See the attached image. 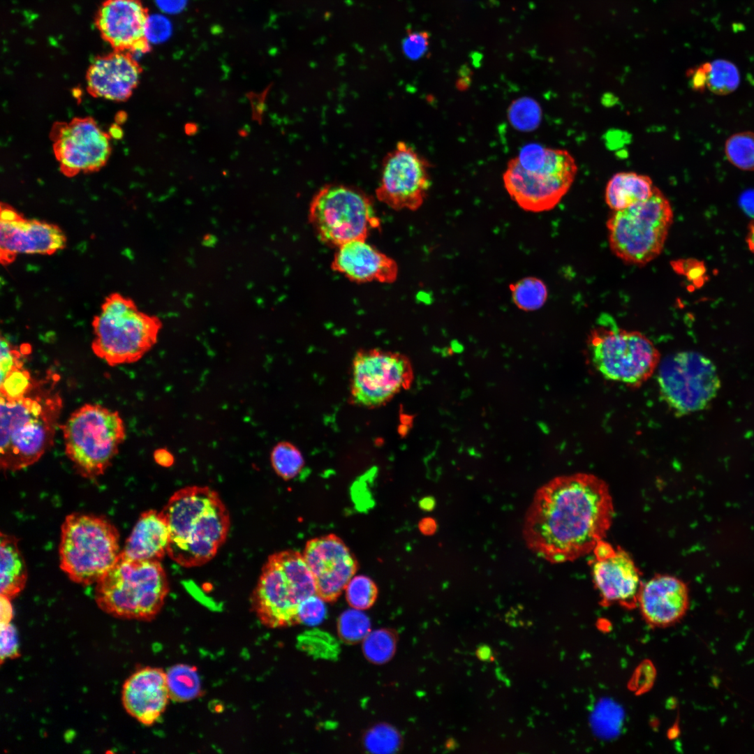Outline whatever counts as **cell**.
I'll return each mask as SVG.
<instances>
[{
    "instance_id": "f546056e",
    "label": "cell",
    "mask_w": 754,
    "mask_h": 754,
    "mask_svg": "<svg viewBox=\"0 0 754 754\" xmlns=\"http://www.w3.org/2000/svg\"><path fill=\"white\" fill-rule=\"evenodd\" d=\"M170 698L188 701L200 693V681L195 669L186 665L172 667L166 673Z\"/></svg>"
},
{
    "instance_id": "ac0fdd59",
    "label": "cell",
    "mask_w": 754,
    "mask_h": 754,
    "mask_svg": "<svg viewBox=\"0 0 754 754\" xmlns=\"http://www.w3.org/2000/svg\"><path fill=\"white\" fill-rule=\"evenodd\" d=\"M303 556L315 580L316 593L336 600L357 570V562L341 538L334 534L307 541Z\"/></svg>"
},
{
    "instance_id": "ee69618b",
    "label": "cell",
    "mask_w": 754,
    "mask_h": 754,
    "mask_svg": "<svg viewBox=\"0 0 754 754\" xmlns=\"http://www.w3.org/2000/svg\"><path fill=\"white\" fill-rule=\"evenodd\" d=\"M154 457L158 464L164 467L172 466L175 461L173 454L165 448L157 449L154 453Z\"/></svg>"
},
{
    "instance_id": "3957f363",
    "label": "cell",
    "mask_w": 754,
    "mask_h": 754,
    "mask_svg": "<svg viewBox=\"0 0 754 754\" xmlns=\"http://www.w3.org/2000/svg\"><path fill=\"white\" fill-rule=\"evenodd\" d=\"M0 464L18 471L37 462L52 446L62 400L53 387L34 382L23 396L1 397Z\"/></svg>"
},
{
    "instance_id": "cb8c5ba5",
    "label": "cell",
    "mask_w": 754,
    "mask_h": 754,
    "mask_svg": "<svg viewBox=\"0 0 754 754\" xmlns=\"http://www.w3.org/2000/svg\"><path fill=\"white\" fill-rule=\"evenodd\" d=\"M331 268L356 283H391L398 275L397 263L366 240H355L338 247Z\"/></svg>"
},
{
    "instance_id": "ab89813d",
    "label": "cell",
    "mask_w": 754,
    "mask_h": 754,
    "mask_svg": "<svg viewBox=\"0 0 754 754\" xmlns=\"http://www.w3.org/2000/svg\"><path fill=\"white\" fill-rule=\"evenodd\" d=\"M172 27L170 21L160 14L148 15L145 36L148 43H161L171 35Z\"/></svg>"
},
{
    "instance_id": "ba28073f",
    "label": "cell",
    "mask_w": 754,
    "mask_h": 754,
    "mask_svg": "<svg viewBox=\"0 0 754 754\" xmlns=\"http://www.w3.org/2000/svg\"><path fill=\"white\" fill-rule=\"evenodd\" d=\"M586 344L593 365L604 378L631 387L649 380L660 362V353L648 337L618 327L607 314L598 319Z\"/></svg>"
},
{
    "instance_id": "7a4b0ae2",
    "label": "cell",
    "mask_w": 754,
    "mask_h": 754,
    "mask_svg": "<svg viewBox=\"0 0 754 754\" xmlns=\"http://www.w3.org/2000/svg\"><path fill=\"white\" fill-rule=\"evenodd\" d=\"M161 512L170 531L167 554L181 566L208 563L227 538L229 512L219 494L207 486L176 491Z\"/></svg>"
},
{
    "instance_id": "60d3db41",
    "label": "cell",
    "mask_w": 754,
    "mask_h": 754,
    "mask_svg": "<svg viewBox=\"0 0 754 754\" xmlns=\"http://www.w3.org/2000/svg\"><path fill=\"white\" fill-rule=\"evenodd\" d=\"M1 378L4 377L13 370L22 368L21 354L15 350L9 341L1 337Z\"/></svg>"
},
{
    "instance_id": "74e56055",
    "label": "cell",
    "mask_w": 754,
    "mask_h": 754,
    "mask_svg": "<svg viewBox=\"0 0 754 754\" xmlns=\"http://www.w3.org/2000/svg\"><path fill=\"white\" fill-rule=\"evenodd\" d=\"M326 612L325 600L316 593L299 605L297 622L307 626H317L324 620Z\"/></svg>"
},
{
    "instance_id": "4fadbf2b",
    "label": "cell",
    "mask_w": 754,
    "mask_h": 754,
    "mask_svg": "<svg viewBox=\"0 0 754 754\" xmlns=\"http://www.w3.org/2000/svg\"><path fill=\"white\" fill-rule=\"evenodd\" d=\"M658 369L660 394L679 415L708 407L720 387L715 364L699 353L684 351L671 355L660 360Z\"/></svg>"
},
{
    "instance_id": "6da1fadb",
    "label": "cell",
    "mask_w": 754,
    "mask_h": 754,
    "mask_svg": "<svg viewBox=\"0 0 754 754\" xmlns=\"http://www.w3.org/2000/svg\"><path fill=\"white\" fill-rule=\"evenodd\" d=\"M614 508L609 487L599 477L587 473L557 477L535 492L525 515V543L552 563L575 561L604 539Z\"/></svg>"
},
{
    "instance_id": "7dc6e473",
    "label": "cell",
    "mask_w": 754,
    "mask_h": 754,
    "mask_svg": "<svg viewBox=\"0 0 754 754\" xmlns=\"http://www.w3.org/2000/svg\"><path fill=\"white\" fill-rule=\"evenodd\" d=\"M476 655L480 660H487L491 658V650L490 647L483 645L479 647L476 651Z\"/></svg>"
},
{
    "instance_id": "f35d334b",
    "label": "cell",
    "mask_w": 754,
    "mask_h": 754,
    "mask_svg": "<svg viewBox=\"0 0 754 754\" xmlns=\"http://www.w3.org/2000/svg\"><path fill=\"white\" fill-rule=\"evenodd\" d=\"M429 38V33L425 31H413L408 29L406 36L402 40L404 54L411 59L421 58L428 50Z\"/></svg>"
},
{
    "instance_id": "1f68e13d",
    "label": "cell",
    "mask_w": 754,
    "mask_h": 754,
    "mask_svg": "<svg viewBox=\"0 0 754 754\" xmlns=\"http://www.w3.org/2000/svg\"><path fill=\"white\" fill-rule=\"evenodd\" d=\"M725 154L734 166L754 170V133L746 131L730 136L725 143Z\"/></svg>"
},
{
    "instance_id": "5bb4252c",
    "label": "cell",
    "mask_w": 754,
    "mask_h": 754,
    "mask_svg": "<svg viewBox=\"0 0 754 754\" xmlns=\"http://www.w3.org/2000/svg\"><path fill=\"white\" fill-rule=\"evenodd\" d=\"M351 369V401L368 408L386 404L408 388L413 379L411 365L405 355L381 349L358 350Z\"/></svg>"
},
{
    "instance_id": "4dcf8cb0",
    "label": "cell",
    "mask_w": 754,
    "mask_h": 754,
    "mask_svg": "<svg viewBox=\"0 0 754 754\" xmlns=\"http://www.w3.org/2000/svg\"><path fill=\"white\" fill-rule=\"evenodd\" d=\"M270 461L275 473L285 480L294 478L304 466L300 450L288 441H281L274 446Z\"/></svg>"
},
{
    "instance_id": "44dd1931",
    "label": "cell",
    "mask_w": 754,
    "mask_h": 754,
    "mask_svg": "<svg viewBox=\"0 0 754 754\" xmlns=\"http://www.w3.org/2000/svg\"><path fill=\"white\" fill-rule=\"evenodd\" d=\"M142 69L128 52L117 51L97 57L86 73L87 90L94 98L123 102L137 87Z\"/></svg>"
},
{
    "instance_id": "484cf974",
    "label": "cell",
    "mask_w": 754,
    "mask_h": 754,
    "mask_svg": "<svg viewBox=\"0 0 754 754\" xmlns=\"http://www.w3.org/2000/svg\"><path fill=\"white\" fill-rule=\"evenodd\" d=\"M655 186L651 179L633 172L614 175L605 188V201L613 211L621 210L649 199Z\"/></svg>"
},
{
    "instance_id": "52a82bcc",
    "label": "cell",
    "mask_w": 754,
    "mask_h": 754,
    "mask_svg": "<svg viewBox=\"0 0 754 754\" xmlns=\"http://www.w3.org/2000/svg\"><path fill=\"white\" fill-rule=\"evenodd\" d=\"M316 593L315 580L303 554L285 550L270 555L251 595V606L269 628L297 622L300 603Z\"/></svg>"
},
{
    "instance_id": "d590c367",
    "label": "cell",
    "mask_w": 754,
    "mask_h": 754,
    "mask_svg": "<svg viewBox=\"0 0 754 754\" xmlns=\"http://www.w3.org/2000/svg\"><path fill=\"white\" fill-rule=\"evenodd\" d=\"M365 748L374 753H390L400 746L401 738L392 727L380 724L370 729L364 739Z\"/></svg>"
},
{
    "instance_id": "277c9868",
    "label": "cell",
    "mask_w": 754,
    "mask_h": 754,
    "mask_svg": "<svg viewBox=\"0 0 754 754\" xmlns=\"http://www.w3.org/2000/svg\"><path fill=\"white\" fill-rule=\"evenodd\" d=\"M577 172L575 160L568 151L528 145L508 162L503 182L509 196L520 208L538 213L559 204Z\"/></svg>"
},
{
    "instance_id": "9a60e30c",
    "label": "cell",
    "mask_w": 754,
    "mask_h": 754,
    "mask_svg": "<svg viewBox=\"0 0 754 754\" xmlns=\"http://www.w3.org/2000/svg\"><path fill=\"white\" fill-rule=\"evenodd\" d=\"M50 135L60 171L67 177L100 170L111 154V135L91 117L57 121Z\"/></svg>"
},
{
    "instance_id": "4316f807",
    "label": "cell",
    "mask_w": 754,
    "mask_h": 754,
    "mask_svg": "<svg viewBox=\"0 0 754 754\" xmlns=\"http://www.w3.org/2000/svg\"><path fill=\"white\" fill-rule=\"evenodd\" d=\"M1 596L10 600L24 588L27 570L15 537L1 534Z\"/></svg>"
},
{
    "instance_id": "836d02e7",
    "label": "cell",
    "mask_w": 754,
    "mask_h": 754,
    "mask_svg": "<svg viewBox=\"0 0 754 754\" xmlns=\"http://www.w3.org/2000/svg\"><path fill=\"white\" fill-rule=\"evenodd\" d=\"M371 622L361 609L353 608L343 612L338 621V631L345 642L355 643L363 640L371 631Z\"/></svg>"
},
{
    "instance_id": "f1b7e54d",
    "label": "cell",
    "mask_w": 754,
    "mask_h": 754,
    "mask_svg": "<svg viewBox=\"0 0 754 754\" xmlns=\"http://www.w3.org/2000/svg\"><path fill=\"white\" fill-rule=\"evenodd\" d=\"M509 289L515 306L524 311H534L544 306L548 290L540 279L527 276L510 284Z\"/></svg>"
},
{
    "instance_id": "d4e9b609",
    "label": "cell",
    "mask_w": 754,
    "mask_h": 754,
    "mask_svg": "<svg viewBox=\"0 0 754 754\" xmlns=\"http://www.w3.org/2000/svg\"><path fill=\"white\" fill-rule=\"evenodd\" d=\"M170 531L163 513L142 512L126 540L121 554L129 559L160 561L167 554Z\"/></svg>"
},
{
    "instance_id": "7402d4cb",
    "label": "cell",
    "mask_w": 754,
    "mask_h": 754,
    "mask_svg": "<svg viewBox=\"0 0 754 754\" xmlns=\"http://www.w3.org/2000/svg\"><path fill=\"white\" fill-rule=\"evenodd\" d=\"M637 603L649 625L666 628L677 623L686 614L688 587L675 576L658 575L642 583Z\"/></svg>"
},
{
    "instance_id": "f6af8a7d",
    "label": "cell",
    "mask_w": 754,
    "mask_h": 754,
    "mask_svg": "<svg viewBox=\"0 0 754 754\" xmlns=\"http://www.w3.org/2000/svg\"><path fill=\"white\" fill-rule=\"evenodd\" d=\"M10 599L1 596V625L10 623L12 617V607L10 603Z\"/></svg>"
},
{
    "instance_id": "7bdbcfd3",
    "label": "cell",
    "mask_w": 754,
    "mask_h": 754,
    "mask_svg": "<svg viewBox=\"0 0 754 754\" xmlns=\"http://www.w3.org/2000/svg\"><path fill=\"white\" fill-rule=\"evenodd\" d=\"M158 8L168 14H176L183 10L188 0H155Z\"/></svg>"
},
{
    "instance_id": "8fae6325",
    "label": "cell",
    "mask_w": 754,
    "mask_h": 754,
    "mask_svg": "<svg viewBox=\"0 0 754 754\" xmlns=\"http://www.w3.org/2000/svg\"><path fill=\"white\" fill-rule=\"evenodd\" d=\"M672 222L670 201L655 187L649 199L611 214L607 222L609 247L623 262L644 265L662 252Z\"/></svg>"
},
{
    "instance_id": "83f0119b",
    "label": "cell",
    "mask_w": 754,
    "mask_h": 754,
    "mask_svg": "<svg viewBox=\"0 0 754 754\" xmlns=\"http://www.w3.org/2000/svg\"><path fill=\"white\" fill-rule=\"evenodd\" d=\"M693 89H705L718 95H725L734 91L740 81L739 73L732 62L718 59L706 62L690 73Z\"/></svg>"
},
{
    "instance_id": "30bf717a",
    "label": "cell",
    "mask_w": 754,
    "mask_h": 754,
    "mask_svg": "<svg viewBox=\"0 0 754 754\" xmlns=\"http://www.w3.org/2000/svg\"><path fill=\"white\" fill-rule=\"evenodd\" d=\"M59 552L60 567L73 582L96 583L119 556V534L102 516L72 513L62 524Z\"/></svg>"
},
{
    "instance_id": "8992f818",
    "label": "cell",
    "mask_w": 754,
    "mask_h": 754,
    "mask_svg": "<svg viewBox=\"0 0 754 754\" xmlns=\"http://www.w3.org/2000/svg\"><path fill=\"white\" fill-rule=\"evenodd\" d=\"M91 350L111 367L140 360L157 341L162 323L140 311L129 297L108 295L91 322Z\"/></svg>"
},
{
    "instance_id": "d6a6232c",
    "label": "cell",
    "mask_w": 754,
    "mask_h": 754,
    "mask_svg": "<svg viewBox=\"0 0 754 754\" xmlns=\"http://www.w3.org/2000/svg\"><path fill=\"white\" fill-rule=\"evenodd\" d=\"M363 652L366 658L375 664L388 661L396 649L394 634L385 629L370 631L363 640Z\"/></svg>"
},
{
    "instance_id": "c3c4849f",
    "label": "cell",
    "mask_w": 754,
    "mask_h": 754,
    "mask_svg": "<svg viewBox=\"0 0 754 754\" xmlns=\"http://www.w3.org/2000/svg\"><path fill=\"white\" fill-rule=\"evenodd\" d=\"M451 350L455 353H460L463 350V347L457 342H452L451 344Z\"/></svg>"
},
{
    "instance_id": "8d00e7d4",
    "label": "cell",
    "mask_w": 754,
    "mask_h": 754,
    "mask_svg": "<svg viewBox=\"0 0 754 754\" xmlns=\"http://www.w3.org/2000/svg\"><path fill=\"white\" fill-rule=\"evenodd\" d=\"M34 383L28 371L22 367L13 370L1 378V397L8 399L20 397L30 390Z\"/></svg>"
},
{
    "instance_id": "2e32d148",
    "label": "cell",
    "mask_w": 754,
    "mask_h": 754,
    "mask_svg": "<svg viewBox=\"0 0 754 754\" xmlns=\"http://www.w3.org/2000/svg\"><path fill=\"white\" fill-rule=\"evenodd\" d=\"M430 164L404 141L384 157L377 199L394 210L415 211L423 204L431 182Z\"/></svg>"
},
{
    "instance_id": "b9f144b4",
    "label": "cell",
    "mask_w": 754,
    "mask_h": 754,
    "mask_svg": "<svg viewBox=\"0 0 754 754\" xmlns=\"http://www.w3.org/2000/svg\"><path fill=\"white\" fill-rule=\"evenodd\" d=\"M19 654L17 633L10 623L1 625V660L16 658Z\"/></svg>"
},
{
    "instance_id": "e575fe53",
    "label": "cell",
    "mask_w": 754,
    "mask_h": 754,
    "mask_svg": "<svg viewBox=\"0 0 754 754\" xmlns=\"http://www.w3.org/2000/svg\"><path fill=\"white\" fill-rule=\"evenodd\" d=\"M345 591L346 600L350 607L361 610L371 607L378 596L376 584L364 575L354 576Z\"/></svg>"
},
{
    "instance_id": "bcb514c9",
    "label": "cell",
    "mask_w": 754,
    "mask_h": 754,
    "mask_svg": "<svg viewBox=\"0 0 754 754\" xmlns=\"http://www.w3.org/2000/svg\"><path fill=\"white\" fill-rule=\"evenodd\" d=\"M746 241L750 251L754 256V221L749 224Z\"/></svg>"
},
{
    "instance_id": "e0dca14e",
    "label": "cell",
    "mask_w": 754,
    "mask_h": 754,
    "mask_svg": "<svg viewBox=\"0 0 754 754\" xmlns=\"http://www.w3.org/2000/svg\"><path fill=\"white\" fill-rule=\"evenodd\" d=\"M67 238L54 223L27 219L13 207L1 203L0 261L8 265L19 255H52L64 249Z\"/></svg>"
},
{
    "instance_id": "d6986e66",
    "label": "cell",
    "mask_w": 754,
    "mask_h": 754,
    "mask_svg": "<svg viewBox=\"0 0 754 754\" xmlns=\"http://www.w3.org/2000/svg\"><path fill=\"white\" fill-rule=\"evenodd\" d=\"M592 553L593 582L603 602L625 605L637 603L642 582L641 572L631 556L603 540L598 542Z\"/></svg>"
},
{
    "instance_id": "7c38bea8",
    "label": "cell",
    "mask_w": 754,
    "mask_h": 754,
    "mask_svg": "<svg viewBox=\"0 0 754 754\" xmlns=\"http://www.w3.org/2000/svg\"><path fill=\"white\" fill-rule=\"evenodd\" d=\"M308 219L318 238L331 247L366 240L380 228L372 198L357 187L328 184L313 196Z\"/></svg>"
},
{
    "instance_id": "603a6c76",
    "label": "cell",
    "mask_w": 754,
    "mask_h": 754,
    "mask_svg": "<svg viewBox=\"0 0 754 754\" xmlns=\"http://www.w3.org/2000/svg\"><path fill=\"white\" fill-rule=\"evenodd\" d=\"M170 698L166 673L160 668L140 669L123 685L121 700L125 710L145 725L159 718Z\"/></svg>"
},
{
    "instance_id": "5b68a950",
    "label": "cell",
    "mask_w": 754,
    "mask_h": 754,
    "mask_svg": "<svg viewBox=\"0 0 754 754\" xmlns=\"http://www.w3.org/2000/svg\"><path fill=\"white\" fill-rule=\"evenodd\" d=\"M96 584L95 600L99 608L121 619L151 620L162 609L169 592L160 561L131 559L121 553Z\"/></svg>"
},
{
    "instance_id": "681fc988",
    "label": "cell",
    "mask_w": 754,
    "mask_h": 754,
    "mask_svg": "<svg viewBox=\"0 0 754 754\" xmlns=\"http://www.w3.org/2000/svg\"><path fill=\"white\" fill-rule=\"evenodd\" d=\"M430 522H431V520H429V519L424 520V524H423V525H422V524L420 525V526H424V528H422L421 530H422V531H424V533H425V531H426V530H427V528H428V529H427V531H428L429 533H431V531H433V530H434L433 528H431V526H434V527H435V524H433V525H431V523H430Z\"/></svg>"
},
{
    "instance_id": "9c48e42d",
    "label": "cell",
    "mask_w": 754,
    "mask_h": 754,
    "mask_svg": "<svg viewBox=\"0 0 754 754\" xmlns=\"http://www.w3.org/2000/svg\"><path fill=\"white\" fill-rule=\"evenodd\" d=\"M61 429L66 456L75 470L88 479L104 474L126 438L118 411L98 404L75 410Z\"/></svg>"
},
{
    "instance_id": "ffe728a7",
    "label": "cell",
    "mask_w": 754,
    "mask_h": 754,
    "mask_svg": "<svg viewBox=\"0 0 754 754\" xmlns=\"http://www.w3.org/2000/svg\"><path fill=\"white\" fill-rule=\"evenodd\" d=\"M148 15L139 0H105L95 24L101 37L114 50L146 53L150 49L145 31Z\"/></svg>"
}]
</instances>
